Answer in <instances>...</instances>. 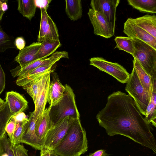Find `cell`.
<instances>
[{
  "label": "cell",
  "mask_w": 156,
  "mask_h": 156,
  "mask_svg": "<svg viewBox=\"0 0 156 156\" xmlns=\"http://www.w3.org/2000/svg\"><path fill=\"white\" fill-rule=\"evenodd\" d=\"M96 118L108 135L124 136L156 154V140L152 128L129 94L120 91L112 93Z\"/></svg>",
  "instance_id": "obj_1"
},
{
  "label": "cell",
  "mask_w": 156,
  "mask_h": 156,
  "mask_svg": "<svg viewBox=\"0 0 156 156\" xmlns=\"http://www.w3.org/2000/svg\"><path fill=\"white\" fill-rule=\"evenodd\" d=\"M88 148L86 131L78 119L74 120L65 136L51 151L60 156H80Z\"/></svg>",
  "instance_id": "obj_2"
},
{
  "label": "cell",
  "mask_w": 156,
  "mask_h": 156,
  "mask_svg": "<svg viewBox=\"0 0 156 156\" xmlns=\"http://www.w3.org/2000/svg\"><path fill=\"white\" fill-rule=\"evenodd\" d=\"M64 86L65 90L61 100L56 105L50 107L49 114L52 126L67 116H70L75 119L80 118L73 90L67 84Z\"/></svg>",
  "instance_id": "obj_3"
},
{
  "label": "cell",
  "mask_w": 156,
  "mask_h": 156,
  "mask_svg": "<svg viewBox=\"0 0 156 156\" xmlns=\"http://www.w3.org/2000/svg\"><path fill=\"white\" fill-rule=\"evenodd\" d=\"M132 38L133 57L152 79L156 80V50L142 41Z\"/></svg>",
  "instance_id": "obj_4"
},
{
  "label": "cell",
  "mask_w": 156,
  "mask_h": 156,
  "mask_svg": "<svg viewBox=\"0 0 156 156\" xmlns=\"http://www.w3.org/2000/svg\"><path fill=\"white\" fill-rule=\"evenodd\" d=\"M126 83V91L134 100L142 115L145 116L150 100L141 85L133 67Z\"/></svg>",
  "instance_id": "obj_5"
},
{
  "label": "cell",
  "mask_w": 156,
  "mask_h": 156,
  "mask_svg": "<svg viewBox=\"0 0 156 156\" xmlns=\"http://www.w3.org/2000/svg\"><path fill=\"white\" fill-rule=\"evenodd\" d=\"M90 65L104 72L122 83H126L130 74L122 66L116 62H111L101 57H94L90 60Z\"/></svg>",
  "instance_id": "obj_6"
},
{
  "label": "cell",
  "mask_w": 156,
  "mask_h": 156,
  "mask_svg": "<svg viewBox=\"0 0 156 156\" xmlns=\"http://www.w3.org/2000/svg\"><path fill=\"white\" fill-rule=\"evenodd\" d=\"M74 120L67 116L52 125L47 133L43 147L52 150L65 136Z\"/></svg>",
  "instance_id": "obj_7"
},
{
  "label": "cell",
  "mask_w": 156,
  "mask_h": 156,
  "mask_svg": "<svg viewBox=\"0 0 156 156\" xmlns=\"http://www.w3.org/2000/svg\"><path fill=\"white\" fill-rule=\"evenodd\" d=\"M120 0H92L90 6L93 10L100 13L109 24L115 33L116 12Z\"/></svg>",
  "instance_id": "obj_8"
},
{
  "label": "cell",
  "mask_w": 156,
  "mask_h": 156,
  "mask_svg": "<svg viewBox=\"0 0 156 156\" xmlns=\"http://www.w3.org/2000/svg\"><path fill=\"white\" fill-rule=\"evenodd\" d=\"M62 58H69L68 53L66 51H57L54 53L48 58L38 60L28 65L20 68L19 66L10 70L13 77L21 76L27 74L38 67L54 64Z\"/></svg>",
  "instance_id": "obj_9"
},
{
  "label": "cell",
  "mask_w": 156,
  "mask_h": 156,
  "mask_svg": "<svg viewBox=\"0 0 156 156\" xmlns=\"http://www.w3.org/2000/svg\"><path fill=\"white\" fill-rule=\"evenodd\" d=\"M40 9L41 19L37 42H41L45 38L59 39L58 31L55 23L48 15L47 10Z\"/></svg>",
  "instance_id": "obj_10"
},
{
  "label": "cell",
  "mask_w": 156,
  "mask_h": 156,
  "mask_svg": "<svg viewBox=\"0 0 156 156\" xmlns=\"http://www.w3.org/2000/svg\"><path fill=\"white\" fill-rule=\"evenodd\" d=\"M87 14L95 35L106 38L114 35L109 24L100 13L90 8L89 9Z\"/></svg>",
  "instance_id": "obj_11"
},
{
  "label": "cell",
  "mask_w": 156,
  "mask_h": 156,
  "mask_svg": "<svg viewBox=\"0 0 156 156\" xmlns=\"http://www.w3.org/2000/svg\"><path fill=\"white\" fill-rule=\"evenodd\" d=\"M51 72L47 73L41 77L35 109L33 112V117L37 119L43 113L47 102L48 90L50 83Z\"/></svg>",
  "instance_id": "obj_12"
},
{
  "label": "cell",
  "mask_w": 156,
  "mask_h": 156,
  "mask_svg": "<svg viewBox=\"0 0 156 156\" xmlns=\"http://www.w3.org/2000/svg\"><path fill=\"white\" fill-rule=\"evenodd\" d=\"M123 32L128 37L142 41L156 50V38L134 23L130 18L124 23Z\"/></svg>",
  "instance_id": "obj_13"
},
{
  "label": "cell",
  "mask_w": 156,
  "mask_h": 156,
  "mask_svg": "<svg viewBox=\"0 0 156 156\" xmlns=\"http://www.w3.org/2000/svg\"><path fill=\"white\" fill-rule=\"evenodd\" d=\"M41 44V42H37L25 46L23 49L20 50L14 58V61L18 62L19 66L22 68L39 60L37 53Z\"/></svg>",
  "instance_id": "obj_14"
},
{
  "label": "cell",
  "mask_w": 156,
  "mask_h": 156,
  "mask_svg": "<svg viewBox=\"0 0 156 156\" xmlns=\"http://www.w3.org/2000/svg\"><path fill=\"white\" fill-rule=\"evenodd\" d=\"M50 107L45 108L43 114L37 119L36 122L35 133L39 144L42 147L47 133L52 126L49 115Z\"/></svg>",
  "instance_id": "obj_15"
},
{
  "label": "cell",
  "mask_w": 156,
  "mask_h": 156,
  "mask_svg": "<svg viewBox=\"0 0 156 156\" xmlns=\"http://www.w3.org/2000/svg\"><path fill=\"white\" fill-rule=\"evenodd\" d=\"M52 79L49 84L47 97V102L50 107L56 105L61 100L65 90V87L56 73H53Z\"/></svg>",
  "instance_id": "obj_16"
},
{
  "label": "cell",
  "mask_w": 156,
  "mask_h": 156,
  "mask_svg": "<svg viewBox=\"0 0 156 156\" xmlns=\"http://www.w3.org/2000/svg\"><path fill=\"white\" fill-rule=\"evenodd\" d=\"M5 99L10 112L13 115L23 112L28 106V103L26 99L16 91L6 92Z\"/></svg>",
  "instance_id": "obj_17"
},
{
  "label": "cell",
  "mask_w": 156,
  "mask_h": 156,
  "mask_svg": "<svg viewBox=\"0 0 156 156\" xmlns=\"http://www.w3.org/2000/svg\"><path fill=\"white\" fill-rule=\"evenodd\" d=\"M37 119L33 117V112H30L28 119V126L22 136L21 143H25L35 149L40 150L42 147L38 144L35 133Z\"/></svg>",
  "instance_id": "obj_18"
},
{
  "label": "cell",
  "mask_w": 156,
  "mask_h": 156,
  "mask_svg": "<svg viewBox=\"0 0 156 156\" xmlns=\"http://www.w3.org/2000/svg\"><path fill=\"white\" fill-rule=\"evenodd\" d=\"M133 67L135 68L140 83L150 100L153 91L154 80L144 71L137 61L134 58L133 60Z\"/></svg>",
  "instance_id": "obj_19"
},
{
  "label": "cell",
  "mask_w": 156,
  "mask_h": 156,
  "mask_svg": "<svg viewBox=\"0 0 156 156\" xmlns=\"http://www.w3.org/2000/svg\"><path fill=\"white\" fill-rule=\"evenodd\" d=\"M131 20L156 38V16L147 14L136 18H130Z\"/></svg>",
  "instance_id": "obj_20"
},
{
  "label": "cell",
  "mask_w": 156,
  "mask_h": 156,
  "mask_svg": "<svg viewBox=\"0 0 156 156\" xmlns=\"http://www.w3.org/2000/svg\"><path fill=\"white\" fill-rule=\"evenodd\" d=\"M54 65L42 66L38 67L21 76H19L16 81V84L23 87L35 80L44 74L51 72V68Z\"/></svg>",
  "instance_id": "obj_21"
},
{
  "label": "cell",
  "mask_w": 156,
  "mask_h": 156,
  "mask_svg": "<svg viewBox=\"0 0 156 156\" xmlns=\"http://www.w3.org/2000/svg\"><path fill=\"white\" fill-rule=\"evenodd\" d=\"M38 52V59L46 58L47 57L53 54L61 44L58 40H55L48 38H45L42 41Z\"/></svg>",
  "instance_id": "obj_22"
},
{
  "label": "cell",
  "mask_w": 156,
  "mask_h": 156,
  "mask_svg": "<svg viewBox=\"0 0 156 156\" xmlns=\"http://www.w3.org/2000/svg\"><path fill=\"white\" fill-rule=\"evenodd\" d=\"M65 11L70 19L76 21L82 16V8L81 0H66Z\"/></svg>",
  "instance_id": "obj_23"
},
{
  "label": "cell",
  "mask_w": 156,
  "mask_h": 156,
  "mask_svg": "<svg viewBox=\"0 0 156 156\" xmlns=\"http://www.w3.org/2000/svg\"><path fill=\"white\" fill-rule=\"evenodd\" d=\"M133 8L143 13H156V0H128Z\"/></svg>",
  "instance_id": "obj_24"
},
{
  "label": "cell",
  "mask_w": 156,
  "mask_h": 156,
  "mask_svg": "<svg viewBox=\"0 0 156 156\" xmlns=\"http://www.w3.org/2000/svg\"><path fill=\"white\" fill-rule=\"evenodd\" d=\"M156 80L154 81L150 101L147 107L145 119L148 123L156 126Z\"/></svg>",
  "instance_id": "obj_25"
},
{
  "label": "cell",
  "mask_w": 156,
  "mask_h": 156,
  "mask_svg": "<svg viewBox=\"0 0 156 156\" xmlns=\"http://www.w3.org/2000/svg\"><path fill=\"white\" fill-rule=\"evenodd\" d=\"M17 2V10L23 16L30 20L34 16L36 10L34 0H19Z\"/></svg>",
  "instance_id": "obj_26"
},
{
  "label": "cell",
  "mask_w": 156,
  "mask_h": 156,
  "mask_svg": "<svg viewBox=\"0 0 156 156\" xmlns=\"http://www.w3.org/2000/svg\"><path fill=\"white\" fill-rule=\"evenodd\" d=\"M116 45L114 49L118 48L119 50L125 51L133 56L134 46L132 38L128 37L117 36L114 39Z\"/></svg>",
  "instance_id": "obj_27"
},
{
  "label": "cell",
  "mask_w": 156,
  "mask_h": 156,
  "mask_svg": "<svg viewBox=\"0 0 156 156\" xmlns=\"http://www.w3.org/2000/svg\"><path fill=\"white\" fill-rule=\"evenodd\" d=\"M29 122L28 119L19 123H16V128L13 134L9 138L12 144L15 145L20 144L22 136L26 130Z\"/></svg>",
  "instance_id": "obj_28"
},
{
  "label": "cell",
  "mask_w": 156,
  "mask_h": 156,
  "mask_svg": "<svg viewBox=\"0 0 156 156\" xmlns=\"http://www.w3.org/2000/svg\"><path fill=\"white\" fill-rule=\"evenodd\" d=\"M42 76L23 87V89L27 92L32 98L34 105L36 104Z\"/></svg>",
  "instance_id": "obj_29"
},
{
  "label": "cell",
  "mask_w": 156,
  "mask_h": 156,
  "mask_svg": "<svg viewBox=\"0 0 156 156\" xmlns=\"http://www.w3.org/2000/svg\"><path fill=\"white\" fill-rule=\"evenodd\" d=\"M11 48H16L13 39L3 31L0 24V52Z\"/></svg>",
  "instance_id": "obj_30"
},
{
  "label": "cell",
  "mask_w": 156,
  "mask_h": 156,
  "mask_svg": "<svg viewBox=\"0 0 156 156\" xmlns=\"http://www.w3.org/2000/svg\"><path fill=\"white\" fill-rule=\"evenodd\" d=\"M11 144L6 133L0 140V156H15L11 148Z\"/></svg>",
  "instance_id": "obj_31"
},
{
  "label": "cell",
  "mask_w": 156,
  "mask_h": 156,
  "mask_svg": "<svg viewBox=\"0 0 156 156\" xmlns=\"http://www.w3.org/2000/svg\"><path fill=\"white\" fill-rule=\"evenodd\" d=\"M11 147L15 156H27L28 155V151L23 144H19L14 145L11 144Z\"/></svg>",
  "instance_id": "obj_32"
},
{
  "label": "cell",
  "mask_w": 156,
  "mask_h": 156,
  "mask_svg": "<svg viewBox=\"0 0 156 156\" xmlns=\"http://www.w3.org/2000/svg\"><path fill=\"white\" fill-rule=\"evenodd\" d=\"M17 123L13 120H10L6 125L5 130L10 138L13 134L16 128Z\"/></svg>",
  "instance_id": "obj_33"
},
{
  "label": "cell",
  "mask_w": 156,
  "mask_h": 156,
  "mask_svg": "<svg viewBox=\"0 0 156 156\" xmlns=\"http://www.w3.org/2000/svg\"><path fill=\"white\" fill-rule=\"evenodd\" d=\"M5 85V74L0 63V94H1L4 90Z\"/></svg>",
  "instance_id": "obj_34"
},
{
  "label": "cell",
  "mask_w": 156,
  "mask_h": 156,
  "mask_svg": "<svg viewBox=\"0 0 156 156\" xmlns=\"http://www.w3.org/2000/svg\"><path fill=\"white\" fill-rule=\"evenodd\" d=\"M27 119L25 113L22 112L13 115L10 120L14 121L16 123H19Z\"/></svg>",
  "instance_id": "obj_35"
},
{
  "label": "cell",
  "mask_w": 156,
  "mask_h": 156,
  "mask_svg": "<svg viewBox=\"0 0 156 156\" xmlns=\"http://www.w3.org/2000/svg\"><path fill=\"white\" fill-rule=\"evenodd\" d=\"M51 0H34L36 7L47 10L49 4L51 2Z\"/></svg>",
  "instance_id": "obj_36"
},
{
  "label": "cell",
  "mask_w": 156,
  "mask_h": 156,
  "mask_svg": "<svg viewBox=\"0 0 156 156\" xmlns=\"http://www.w3.org/2000/svg\"><path fill=\"white\" fill-rule=\"evenodd\" d=\"M14 43L16 48L20 50L23 49L25 46L26 42L22 37H16L14 41Z\"/></svg>",
  "instance_id": "obj_37"
},
{
  "label": "cell",
  "mask_w": 156,
  "mask_h": 156,
  "mask_svg": "<svg viewBox=\"0 0 156 156\" xmlns=\"http://www.w3.org/2000/svg\"><path fill=\"white\" fill-rule=\"evenodd\" d=\"M108 154L103 149L98 150L93 153H90L86 156H108Z\"/></svg>",
  "instance_id": "obj_38"
},
{
  "label": "cell",
  "mask_w": 156,
  "mask_h": 156,
  "mask_svg": "<svg viewBox=\"0 0 156 156\" xmlns=\"http://www.w3.org/2000/svg\"><path fill=\"white\" fill-rule=\"evenodd\" d=\"M40 151V156H51V150L46 148L42 147Z\"/></svg>",
  "instance_id": "obj_39"
},
{
  "label": "cell",
  "mask_w": 156,
  "mask_h": 156,
  "mask_svg": "<svg viewBox=\"0 0 156 156\" xmlns=\"http://www.w3.org/2000/svg\"><path fill=\"white\" fill-rule=\"evenodd\" d=\"M7 105L6 102L0 98V112L5 108Z\"/></svg>",
  "instance_id": "obj_40"
},
{
  "label": "cell",
  "mask_w": 156,
  "mask_h": 156,
  "mask_svg": "<svg viewBox=\"0 0 156 156\" xmlns=\"http://www.w3.org/2000/svg\"><path fill=\"white\" fill-rule=\"evenodd\" d=\"M7 2L8 0H6L5 2H3L2 4V10L4 12L7 10L8 9Z\"/></svg>",
  "instance_id": "obj_41"
},
{
  "label": "cell",
  "mask_w": 156,
  "mask_h": 156,
  "mask_svg": "<svg viewBox=\"0 0 156 156\" xmlns=\"http://www.w3.org/2000/svg\"><path fill=\"white\" fill-rule=\"evenodd\" d=\"M6 0H0V21L2 19V16L5 12H3L2 9L1 5L2 4L5 2Z\"/></svg>",
  "instance_id": "obj_42"
},
{
  "label": "cell",
  "mask_w": 156,
  "mask_h": 156,
  "mask_svg": "<svg viewBox=\"0 0 156 156\" xmlns=\"http://www.w3.org/2000/svg\"><path fill=\"white\" fill-rule=\"evenodd\" d=\"M51 156H60L53 152L51 150Z\"/></svg>",
  "instance_id": "obj_43"
},
{
  "label": "cell",
  "mask_w": 156,
  "mask_h": 156,
  "mask_svg": "<svg viewBox=\"0 0 156 156\" xmlns=\"http://www.w3.org/2000/svg\"><path fill=\"white\" fill-rule=\"evenodd\" d=\"M27 156H28V155H27Z\"/></svg>",
  "instance_id": "obj_44"
}]
</instances>
